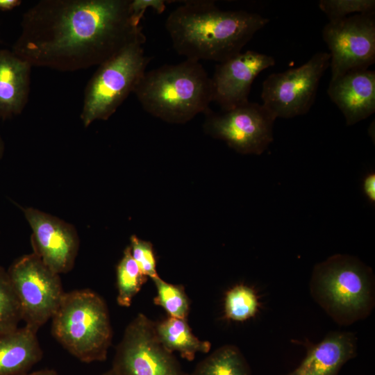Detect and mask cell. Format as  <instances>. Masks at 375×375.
<instances>
[{
    "instance_id": "22",
    "label": "cell",
    "mask_w": 375,
    "mask_h": 375,
    "mask_svg": "<svg viewBox=\"0 0 375 375\" xmlns=\"http://www.w3.org/2000/svg\"><path fill=\"white\" fill-rule=\"evenodd\" d=\"M152 280L157 290L153 303L161 306L169 317L187 319L190 303L184 287L169 283L159 276Z\"/></svg>"
},
{
    "instance_id": "18",
    "label": "cell",
    "mask_w": 375,
    "mask_h": 375,
    "mask_svg": "<svg viewBox=\"0 0 375 375\" xmlns=\"http://www.w3.org/2000/svg\"><path fill=\"white\" fill-rule=\"evenodd\" d=\"M155 329L158 340L167 351H178L189 361L193 360L197 353H208L211 348L210 342L200 340L193 334L187 319L169 316L155 322Z\"/></svg>"
},
{
    "instance_id": "10",
    "label": "cell",
    "mask_w": 375,
    "mask_h": 375,
    "mask_svg": "<svg viewBox=\"0 0 375 375\" xmlns=\"http://www.w3.org/2000/svg\"><path fill=\"white\" fill-rule=\"evenodd\" d=\"M322 38L330 50L331 79L352 70L367 69L375 61L374 13L329 21Z\"/></svg>"
},
{
    "instance_id": "8",
    "label": "cell",
    "mask_w": 375,
    "mask_h": 375,
    "mask_svg": "<svg viewBox=\"0 0 375 375\" xmlns=\"http://www.w3.org/2000/svg\"><path fill=\"white\" fill-rule=\"evenodd\" d=\"M111 370L115 375H189L158 340L155 322L142 313L126 327Z\"/></svg>"
},
{
    "instance_id": "6",
    "label": "cell",
    "mask_w": 375,
    "mask_h": 375,
    "mask_svg": "<svg viewBox=\"0 0 375 375\" xmlns=\"http://www.w3.org/2000/svg\"><path fill=\"white\" fill-rule=\"evenodd\" d=\"M144 42V35L98 66L85 90L81 113L85 127L95 120H107L134 92L151 60Z\"/></svg>"
},
{
    "instance_id": "3",
    "label": "cell",
    "mask_w": 375,
    "mask_h": 375,
    "mask_svg": "<svg viewBox=\"0 0 375 375\" xmlns=\"http://www.w3.org/2000/svg\"><path fill=\"white\" fill-rule=\"evenodd\" d=\"M133 92L146 112L171 123L206 114L212 102L211 78L199 61L190 59L147 71Z\"/></svg>"
},
{
    "instance_id": "16",
    "label": "cell",
    "mask_w": 375,
    "mask_h": 375,
    "mask_svg": "<svg viewBox=\"0 0 375 375\" xmlns=\"http://www.w3.org/2000/svg\"><path fill=\"white\" fill-rule=\"evenodd\" d=\"M31 65L12 50H0V117L22 113L28 99Z\"/></svg>"
},
{
    "instance_id": "11",
    "label": "cell",
    "mask_w": 375,
    "mask_h": 375,
    "mask_svg": "<svg viewBox=\"0 0 375 375\" xmlns=\"http://www.w3.org/2000/svg\"><path fill=\"white\" fill-rule=\"evenodd\" d=\"M206 128L213 137L244 154H261L273 141L276 117L262 104L248 101L220 113H206Z\"/></svg>"
},
{
    "instance_id": "20",
    "label": "cell",
    "mask_w": 375,
    "mask_h": 375,
    "mask_svg": "<svg viewBox=\"0 0 375 375\" xmlns=\"http://www.w3.org/2000/svg\"><path fill=\"white\" fill-rule=\"evenodd\" d=\"M117 301L119 306L129 307L134 297L147 280L131 256L129 246L117 266Z\"/></svg>"
},
{
    "instance_id": "30",
    "label": "cell",
    "mask_w": 375,
    "mask_h": 375,
    "mask_svg": "<svg viewBox=\"0 0 375 375\" xmlns=\"http://www.w3.org/2000/svg\"><path fill=\"white\" fill-rule=\"evenodd\" d=\"M3 151H4V144H3V142L2 140L1 137L0 136V160L3 155Z\"/></svg>"
},
{
    "instance_id": "29",
    "label": "cell",
    "mask_w": 375,
    "mask_h": 375,
    "mask_svg": "<svg viewBox=\"0 0 375 375\" xmlns=\"http://www.w3.org/2000/svg\"><path fill=\"white\" fill-rule=\"evenodd\" d=\"M23 375H57V374L53 369H45L32 373H26Z\"/></svg>"
},
{
    "instance_id": "31",
    "label": "cell",
    "mask_w": 375,
    "mask_h": 375,
    "mask_svg": "<svg viewBox=\"0 0 375 375\" xmlns=\"http://www.w3.org/2000/svg\"><path fill=\"white\" fill-rule=\"evenodd\" d=\"M102 375H115V374L111 369H110L109 371L105 372Z\"/></svg>"
},
{
    "instance_id": "21",
    "label": "cell",
    "mask_w": 375,
    "mask_h": 375,
    "mask_svg": "<svg viewBox=\"0 0 375 375\" xmlns=\"http://www.w3.org/2000/svg\"><path fill=\"white\" fill-rule=\"evenodd\" d=\"M260 307L258 297L251 287L237 284L225 294V317L234 322H245L257 314Z\"/></svg>"
},
{
    "instance_id": "4",
    "label": "cell",
    "mask_w": 375,
    "mask_h": 375,
    "mask_svg": "<svg viewBox=\"0 0 375 375\" xmlns=\"http://www.w3.org/2000/svg\"><path fill=\"white\" fill-rule=\"evenodd\" d=\"M309 290L312 299L341 326L366 319L375 307L372 269L348 254H335L317 264Z\"/></svg>"
},
{
    "instance_id": "7",
    "label": "cell",
    "mask_w": 375,
    "mask_h": 375,
    "mask_svg": "<svg viewBox=\"0 0 375 375\" xmlns=\"http://www.w3.org/2000/svg\"><path fill=\"white\" fill-rule=\"evenodd\" d=\"M7 272L25 326L38 331L51 319L65 294L60 274L34 253L16 259Z\"/></svg>"
},
{
    "instance_id": "24",
    "label": "cell",
    "mask_w": 375,
    "mask_h": 375,
    "mask_svg": "<svg viewBox=\"0 0 375 375\" xmlns=\"http://www.w3.org/2000/svg\"><path fill=\"white\" fill-rule=\"evenodd\" d=\"M319 7L329 21L342 19L350 14L374 13V0H321Z\"/></svg>"
},
{
    "instance_id": "15",
    "label": "cell",
    "mask_w": 375,
    "mask_h": 375,
    "mask_svg": "<svg viewBox=\"0 0 375 375\" xmlns=\"http://www.w3.org/2000/svg\"><path fill=\"white\" fill-rule=\"evenodd\" d=\"M299 365L284 375H339L342 367L357 356L358 338L351 331H333L319 342H307Z\"/></svg>"
},
{
    "instance_id": "19",
    "label": "cell",
    "mask_w": 375,
    "mask_h": 375,
    "mask_svg": "<svg viewBox=\"0 0 375 375\" xmlns=\"http://www.w3.org/2000/svg\"><path fill=\"white\" fill-rule=\"evenodd\" d=\"M189 375H252V373L240 349L234 344H224L199 362Z\"/></svg>"
},
{
    "instance_id": "17",
    "label": "cell",
    "mask_w": 375,
    "mask_h": 375,
    "mask_svg": "<svg viewBox=\"0 0 375 375\" xmlns=\"http://www.w3.org/2000/svg\"><path fill=\"white\" fill-rule=\"evenodd\" d=\"M42 357L37 331L30 327H19L0 335V375L28 373Z\"/></svg>"
},
{
    "instance_id": "5",
    "label": "cell",
    "mask_w": 375,
    "mask_h": 375,
    "mask_svg": "<svg viewBox=\"0 0 375 375\" xmlns=\"http://www.w3.org/2000/svg\"><path fill=\"white\" fill-rule=\"evenodd\" d=\"M51 319L53 335L72 356L84 362L106 359L112 331L99 294L89 289L65 292Z\"/></svg>"
},
{
    "instance_id": "25",
    "label": "cell",
    "mask_w": 375,
    "mask_h": 375,
    "mask_svg": "<svg viewBox=\"0 0 375 375\" xmlns=\"http://www.w3.org/2000/svg\"><path fill=\"white\" fill-rule=\"evenodd\" d=\"M130 241L131 256L142 273L151 279L159 276L156 271V260L152 244L140 240L135 235H132Z\"/></svg>"
},
{
    "instance_id": "28",
    "label": "cell",
    "mask_w": 375,
    "mask_h": 375,
    "mask_svg": "<svg viewBox=\"0 0 375 375\" xmlns=\"http://www.w3.org/2000/svg\"><path fill=\"white\" fill-rule=\"evenodd\" d=\"M22 3L20 0H0V11H8L19 6Z\"/></svg>"
},
{
    "instance_id": "2",
    "label": "cell",
    "mask_w": 375,
    "mask_h": 375,
    "mask_svg": "<svg viewBox=\"0 0 375 375\" xmlns=\"http://www.w3.org/2000/svg\"><path fill=\"white\" fill-rule=\"evenodd\" d=\"M269 19L245 10H222L213 1L188 0L172 10L165 28L175 51L186 59L219 62L242 52Z\"/></svg>"
},
{
    "instance_id": "14",
    "label": "cell",
    "mask_w": 375,
    "mask_h": 375,
    "mask_svg": "<svg viewBox=\"0 0 375 375\" xmlns=\"http://www.w3.org/2000/svg\"><path fill=\"white\" fill-rule=\"evenodd\" d=\"M327 93L352 126L375 112V72L352 70L332 78Z\"/></svg>"
},
{
    "instance_id": "23",
    "label": "cell",
    "mask_w": 375,
    "mask_h": 375,
    "mask_svg": "<svg viewBox=\"0 0 375 375\" xmlns=\"http://www.w3.org/2000/svg\"><path fill=\"white\" fill-rule=\"evenodd\" d=\"M22 321L20 306L7 270L0 266V335L19 328Z\"/></svg>"
},
{
    "instance_id": "1",
    "label": "cell",
    "mask_w": 375,
    "mask_h": 375,
    "mask_svg": "<svg viewBox=\"0 0 375 375\" xmlns=\"http://www.w3.org/2000/svg\"><path fill=\"white\" fill-rule=\"evenodd\" d=\"M131 0H42L23 15L12 51L31 66L72 72L99 66L144 36Z\"/></svg>"
},
{
    "instance_id": "13",
    "label": "cell",
    "mask_w": 375,
    "mask_h": 375,
    "mask_svg": "<svg viewBox=\"0 0 375 375\" xmlns=\"http://www.w3.org/2000/svg\"><path fill=\"white\" fill-rule=\"evenodd\" d=\"M274 64L273 57L251 50L219 62L211 78L212 101L223 111L247 103L254 79Z\"/></svg>"
},
{
    "instance_id": "27",
    "label": "cell",
    "mask_w": 375,
    "mask_h": 375,
    "mask_svg": "<svg viewBox=\"0 0 375 375\" xmlns=\"http://www.w3.org/2000/svg\"><path fill=\"white\" fill-rule=\"evenodd\" d=\"M362 190L371 203L375 201V174L371 172L365 176L362 182Z\"/></svg>"
},
{
    "instance_id": "9",
    "label": "cell",
    "mask_w": 375,
    "mask_h": 375,
    "mask_svg": "<svg viewBox=\"0 0 375 375\" xmlns=\"http://www.w3.org/2000/svg\"><path fill=\"white\" fill-rule=\"evenodd\" d=\"M327 52L315 53L301 66L270 74L263 82L262 105L275 117L292 118L308 112L321 78L330 66Z\"/></svg>"
},
{
    "instance_id": "26",
    "label": "cell",
    "mask_w": 375,
    "mask_h": 375,
    "mask_svg": "<svg viewBox=\"0 0 375 375\" xmlns=\"http://www.w3.org/2000/svg\"><path fill=\"white\" fill-rule=\"evenodd\" d=\"M166 2L165 0H131L130 10L133 23L140 26V22L149 8L161 14L166 9Z\"/></svg>"
},
{
    "instance_id": "12",
    "label": "cell",
    "mask_w": 375,
    "mask_h": 375,
    "mask_svg": "<svg viewBox=\"0 0 375 375\" xmlns=\"http://www.w3.org/2000/svg\"><path fill=\"white\" fill-rule=\"evenodd\" d=\"M22 210L32 230L33 253L54 272L60 274L69 272L79 249V238L75 227L32 207Z\"/></svg>"
}]
</instances>
